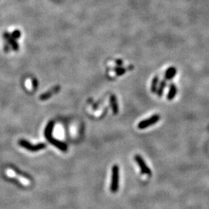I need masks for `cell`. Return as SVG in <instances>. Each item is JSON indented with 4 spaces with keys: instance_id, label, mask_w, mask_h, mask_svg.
Returning a JSON list of instances; mask_svg holds the SVG:
<instances>
[{
    "instance_id": "obj_3",
    "label": "cell",
    "mask_w": 209,
    "mask_h": 209,
    "mask_svg": "<svg viewBox=\"0 0 209 209\" xmlns=\"http://www.w3.org/2000/svg\"><path fill=\"white\" fill-rule=\"evenodd\" d=\"M134 159L136 160V163L138 164L139 167H140L142 174L146 175H152V171L149 168L145 160H144V158L140 155L136 154L135 156Z\"/></svg>"
},
{
    "instance_id": "obj_8",
    "label": "cell",
    "mask_w": 209,
    "mask_h": 209,
    "mask_svg": "<svg viewBox=\"0 0 209 209\" xmlns=\"http://www.w3.org/2000/svg\"><path fill=\"white\" fill-rule=\"evenodd\" d=\"M165 85H166L165 82L163 81L161 83H160V87H159V88H158V89L157 91V94L159 97H160L162 95H163L164 89H165Z\"/></svg>"
},
{
    "instance_id": "obj_2",
    "label": "cell",
    "mask_w": 209,
    "mask_h": 209,
    "mask_svg": "<svg viewBox=\"0 0 209 209\" xmlns=\"http://www.w3.org/2000/svg\"><path fill=\"white\" fill-rule=\"evenodd\" d=\"M160 116L158 114H154L147 119L143 120L138 123V127L140 129H145L146 128L155 125L159 121Z\"/></svg>"
},
{
    "instance_id": "obj_5",
    "label": "cell",
    "mask_w": 209,
    "mask_h": 209,
    "mask_svg": "<svg viewBox=\"0 0 209 209\" xmlns=\"http://www.w3.org/2000/svg\"><path fill=\"white\" fill-rule=\"evenodd\" d=\"M110 103L112 110L113 114L114 115L118 114V112H119V107H118V102H117V99L114 95H111L110 99Z\"/></svg>"
},
{
    "instance_id": "obj_4",
    "label": "cell",
    "mask_w": 209,
    "mask_h": 209,
    "mask_svg": "<svg viewBox=\"0 0 209 209\" xmlns=\"http://www.w3.org/2000/svg\"><path fill=\"white\" fill-rule=\"evenodd\" d=\"M6 175L8 177H10L12 178H17V179L19 180L20 182H21L22 185H25V186H28V185H30V181L26 178L22 176H20L18 175L14 171L12 170V169H8L6 170Z\"/></svg>"
},
{
    "instance_id": "obj_7",
    "label": "cell",
    "mask_w": 209,
    "mask_h": 209,
    "mask_svg": "<svg viewBox=\"0 0 209 209\" xmlns=\"http://www.w3.org/2000/svg\"><path fill=\"white\" fill-rule=\"evenodd\" d=\"M54 134L57 138L62 139L64 138V130L60 125L57 126L54 130Z\"/></svg>"
},
{
    "instance_id": "obj_1",
    "label": "cell",
    "mask_w": 209,
    "mask_h": 209,
    "mask_svg": "<svg viewBox=\"0 0 209 209\" xmlns=\"http://www.w3.org/2000/svg\"><path fill=\"white\" fill-rule=\"evenodd\" d=\"M120 182V169L117 165H114L112 167L111 181H110V191L112 193H116L119 189Z\"/></svg>"
},
{
    "instance_id": "obj_6",
    "label": "cell",
    "mask_w": 209,
    "mask_h": 209,
    "mask_svg": "<svg viewBox=\"0 0 209 209\" xmlns=\"http://www.w3.org/2000/svg\"><path fill=\"white\" fill-rule=\"evenodd\" d=\"M177 93V88L173 84L171 85L170 89H169V91L167 95V99L169 100H172L175 97Z\"/></svg>"
},
{
    "instance_id": "obj_9",
    "label": "cell",
    "mask_w": 209,
    "mask_h": 209,
    "mask_svg": "<svg viewBox=\"0 0 209 209\" xmlns=\"http://www.w3.org/2000/svg\"><path fill=\"white\" fill-rule=\"evenodd\" d=\"M157 85H158V78H155L153 81L152 84V87H151V90L153 93H155L157 89Z\"/></svg>"
}]
</instances>
